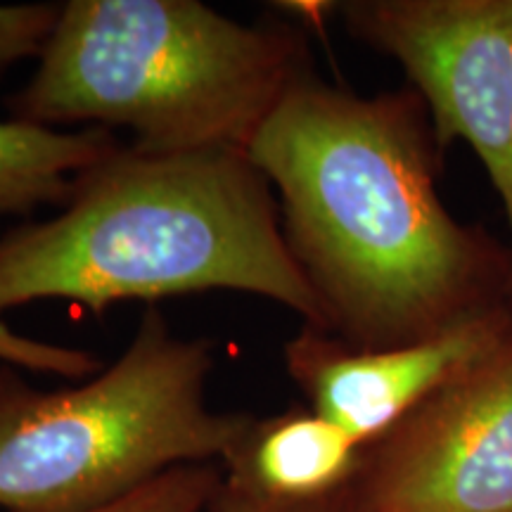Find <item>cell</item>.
I'll list each match as a JSON object with an SVG mask.
<instances>
[{"instance_id": "6da1fadb", "label": "cell", "mask_w": 512, "mask_h": 512, "mask_svg": "<svg viewBox=\"0 0 512 512\" xmlns=\"http://www.w3.org/2000/svg\"><path fill=\"white\" fill-rule=\"evenodd\" d=\"M287 247L356 349H389L512 306V256L437 190L444 152L411 86L358 95L302 69L247 147Z\"/></svg>"}, {"instance_id": "7a4b0ae2", "label": "cell", "mask_w": 512, "mask_h": 512, "mask_svg": "<svg viewBox=\"0 0 512 512\" xmlns=\"http://www.w3.org/2000/svg\"><path fill=\"white\" fill-rule=\"evenodd\" d=\"M211 290L271 299L325 330L275 192L247 152L121 145L83 171L53 219L0 235V318L50 299L100 316L121 302Z\"/></svg>"}, {"instance_id": "3957f363", "label": "cell", "mask_w": 512, "mask_h": 512, "mask_svg": "<svg viewBox=\"0 0 512 512\" xmlns=\"http://www.w3.org/2000/svg\"><path fill=\"white\" fill-rule=\"evenodd\" d=\"M309 64L297 24H245L200 0H69L10 114L126 128L157 155L247 152Z\"/></svg>"}, {"instance_id": "277c9868", "label": "cell", "mask_w": 512, "mask_h": 512, "mask_svg": "<svg viewBox=\"0 0 512 512\" xmlns=\"http://www.w3.org/2000/svg\"><path fill=\"white\" fill-rule=\"evenodd\" d=\"M214 349L147 306L112 366L43 389L0 363V510L98 512L183 465H219L247 413L209 403Z\"/></svg>"}, {"instance_id": "5b68a950", "label": "cell", "mask_w": 512, "mask_h": 512, "mask_svg": "<svg viewBox=\"0 0 512 512\" xmlns=\"http://www.w3.org/2000/svg\"><path fill=\"white\" fill-rule=\"evenodd\" d=\"M337 15L349 36L401 64L444 155L456 140L475 150L512 256V0H349Z\"/></svg>"}, {"instance_id": "8992f818", "label": "cell", "mask_w": 512, "mask_h": 512, "mask_svg": "<svg viewBox=\"0 0 512 512\" xmlns=\"http://www.w3.org/2000/svg\"><path fill=\"white\" fill-rule=\"evenodd\" d=\"M356 512H512V344L366 446Z\"/></svg>"}, {"instance_id": "52a82bcc", "label": "cell", "mask_w": 512, "mask_h": 512, "mask_svg": "<svg viewBox=\"0 0 512 512\" xmlns=\"http://www.w3.org/2000/svg\"><path fill=\"white\" fill-rule=\"evenodd\" d=\"M510 344L512 306H501L434 337L389 349H356L328 330L302 325L285 342L283 361L306 406L366 448Z\"/></svg>"}, {"instance_id": "ba28073f", "label": "cell", "mask_w": 512, "mask_h": 512, "mask_svg": "<svg viewBox=\"0 0 512 512\" xmlns=\"http://www.w3.org/2000/svg\"><path fill=\"white\" fill-rule=\"evenodd\" d=\"M363 448L309 406L254 418L221 458L228 494L266 503H313L347 491L361 470Z\"/></svg>"}, {"instance_id": "9c48e42d", "label": "cell", "mask_w": 512, "mask_h": 512, "mask_svg": "<svg viewBox=\"0 0 512 512\" xmlns=\"http://www.w3.org/2000/svg\"><path fill=\"white\" fill-rule=\"evenodd\" d=\"M121 143L105 128L60 131L0 119V221L62 207L83 171L102 162Z\"/></svg>"}, {"instance_id": "30bf717a", "label": "cell", "mask_w": 512, "mask_h": 512, "mask_svg": "<svg viewBox=\"0 0 512 512\" xmlns=\"http://www.w3.org/2000/svg\"><path fill=\"white\" fill-rule=\"evenodd\" d=\"M221 484L219 465H183L98 512H207Z\"/></svg>"}, {"instance_id": "8fae6325", "label": "cell", "mask_w": 512, "mask_h": 512, "mask_svg": "<svg viewBox=\"0 0 512 512\" xmlns=\"http://www.w3.org/2000/svg\"><path fill=\"white\" fill-rule=\"evenodd\" d=\"M57 15V3L0 5V76L8 74L17 62L41 55Z\"/></svg>"}, {"instance_id": "7c38bea8", "label": "cell", "mask_w": 512, "mask_h": 512, "mask_svg": "<svg viewBox=\"0 0 512 512\" xmlns=\"http://www.w3.org/2000/svg\"><path fill=\"white\" fill-rule=\"evenodd\" d=\"M0 363L19 370H36V373L69 375L74 370L76 354L62 344L17 335L8 325L0 323Z\"/></svg>"}, {"instance_id": "4fadbf2b", "label": "cell", "mask_w": 512, "mask_h": 512, "mask_svg": "<svg viewBox=\"0 0 512 512\" xmlns=\"http://www.w3.org/2000/svg\"><path fill=\"white\" fill-rule=\"evenodd\" d=\"M207 512H356V508L351 503L349 489L332 498H323V501L313 503H266L228 494L221 484V491L216 494L214 503L209 505Z\"/></svg>"}]
</instances>
